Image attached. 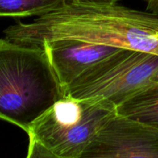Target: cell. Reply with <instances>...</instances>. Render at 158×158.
Listing matches in <instances>:
<instances>
[{
  "label": "cell",
  "mask_w": 158,
  "mask_h": 158,
  "mask_svg": "<svg viewBox=\"0 0 158 158\" xmlns=\"http://www.w3.org/2000/svg\"><path fill=\"white\" fill-rule=\"evenodd\" d=\"M117 114V107L104 99L63 96L29 126L27 157L82 158Z\"/></svg>",
  "instance_id": "3"
},
{
  "label": "cell",
  "mask_w": 158,
  "mask_h": 158,
  "mask_svg": "<svg viewBox=\"0 0 158 158\" xmlns=\"http://www.w3.org/2000/svg\"><path fill=\"white\" fill-rule=\"evenodd\" d=\"M158 84V55L122 49L76 79L63 96L98 97L116 107L137 93Z\"/></svg>",
  "instance_id": "4"
},
{
  "label": "cell",
  "mask_w": 158,
  "mask_h": 158,
  "mask_svg": "<svg viewBox=\"0 0 158 158\" xmlns=\"http://www.w3.org/2000/svg\"><path fill=\"white\" fill-rule=\"evenodd\" d=\"M158 158V126L125 116L113 117L82 158Z\"/></svg>",
  "instance_id": "5"
},
{
  "label": "cell",
  "mask_w": 158,
  "mask_h": 158,
  "mask_svg": "<svg viewBox=\"0 0 158 158\" xmlns=\"http://www.w3.org/2000/svg\"><path fill=\"white\" fill-rule=\"evenodd\" d=\"M147 11L158 15V0H148Z\"/></svg>",
  "instance_id": "9"
},
{
  "label": "cell",
  "mask_w": 158,
  "mask_h": 158,
  "mask_svg": "<svg viewBox=\"0 0 158 158\" xmlns=\"http://www.w3.org/2000/svg\"><path fill=\"white\" fill-rule=\"evenodd\" d=\"M67 0H0V17L26 18L41 15L64 4Z\"/></svg>",
  "instance_id": "8"
},
{
  "label": "cell",
  "mask_w": 158,
  "mask_h": 158,
  "mask_svg": "<svg viewBox=\"0 0 158 158\" xmlns=\"http://www.w3.org/2000/svg\"><path fill=\"white\" fill-rule=\"evenodd\" d=\"M63 93L86 70L120 51V48L76 40H57L42 43Z\"/></svg>",
  "instance_id": "6"
},
{
  "label": "cell",
  "mask_w": 158,
  "mask_h": 158,
  "mask_svg": "<svg viewBox=\"0 0 158 158\" xmlns=\"http://www.w3.org/2000/svg\"><path fill=\"white\" fill-rule=\"evenodd\" d=\"M83 1H93V2H117L119 0H83Z\"/></svg>",
  "instance_id": "10"
},
{
  "label": "cell",
  "mask_w": 158,
  "mask_h": 158,
  "mask_svg": "<svg viewBox=\"0 0 158 158\" xmlns=\"http://www.w3.org/2000/svg\"><path fill=\"white\" fill-rule=\"evenodd\" d=\"M117 113L158 126V84L136 94L120 105Z\"/></svg>",
  "instance_id": "7"
},
{
  "label": "cell",
  "mask_w": 158,
  "mask_h": 158,
  "mask_svg": "<svg viewBox=\"0 0 158 158\" xmlns=\"http://www.w3.org/2000/svg\"><path fill=\"white\" fill-rule=\"evenodd\" d=\"M3 33L6 40L27 46L76 40L158 55V15L117 2L67 0L31 23L19 21Z\"/></svg>",
  "instance_id": "1"
},
{
  "label": "cell",
  "mask_w": 158,
  "mask_h": 158,
  "mask_svg": "<svg viewBox=\"0 0 158 158\" xmlns=\"http://www.w3.org/2000/svg\"><path fill=\"white\" fill-rule=\"evenodd\" d=\"M63 96L43 46L0 39V119L27 133L31 123Z\"/></svg>",
  "instance_id": "2"
}]
</instances>
